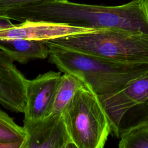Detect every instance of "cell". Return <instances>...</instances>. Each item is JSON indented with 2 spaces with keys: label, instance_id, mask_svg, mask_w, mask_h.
Returning a JSON list of instances; mask_svg holds the SVG:
<instances>
[{
  "label": "cell",
  "instance_id": "cell-1",
  "mask_svg": "<svg viewBox=\"0 0 148 148\" xmlns=\"http://www.w3.org/2000/svg\"><path fill=\"white\" fill-rule=\"evenodd\" d=\"M49 61L61 72L80 78L98 96L118 92L132 81L148 73V61L124 62L97 57L43 42Z\"/></svg>",
  "mask_w": 148,
  "mask_h": 148
},
{
  "label": "cell",
  "instance_id": "cell-2",
  "mask_svg": "<svg viewBox=\"0 0 148 148\" xmlns=\"http://www.w3.org/2000/svg\"><path fill=\"white\" fill-rule=\"evenodd\" d=\"M47 41L116 61H148V34H146L116 29H96Z\"/></svg>",
  "mask_w": 148,
  "mask_h": 148
},
{
  "label": "cell",
  "instance_id": "cell-3",
  "mask_svg": "<svg viewBox=\"0 0 148 148\" xmlns=\"http://www.w3.org/2000/svg\"><path fill=\"white\" fill-rule=\"evenodd\" d=\"M76 148H103L111 133L110 122L98 95L85 82L62 112Z\"/></svg>",
  "mask_w": 148,
  "mask_h": 148
},
{
  "label": "cell",
  "instance_id": "cell-4",
  "mask_svg": "<svg viewBox=\"0 0 148 148\" xmlns=\"http://www.w3.org/2000/svg\"><path fill=\"white\" fill-rule=\"evenodd\" d=\"M27 137L21 148H76L62 114H51L37 121H24Z\"/></svg>",
  "mask_w": 148,
  "mask_h": 148
},
{
  "label": "cell",
  "instance_id": "cell-5",
  "mask_svg": "<svg viewBox=\"0 0 148 148\" xmlns=\"http://www.w3.org/2000/svg\"><path fill=\"white\" fill-rule=\"evenodd\" d=\"M96 29L44 21L26 20L0 27V39H20L45 42L82 34Z\"/></svg>",
  "mask_w": 148,
  "mask_h": 148
},
{
  "label": "cell",
  "instance_id": "cell-6",
  "mask_svg": "<svg viewBox=\"0 0 148 148\" xmlns=\"http://www.w3.org/2000/svg\"><path fill=\"white\" fill-rule=\"evenodd\" d=\"M61 72L49 71L28 80L24 121L41 120L51 114Z\"/></svg>",
  "mask_w": 148,
  "mask_h": 148
},
{
  "label": "cell",
  "instance_id": "cell-7",
  "mask_svg": "<svg viewBox=\"0 0 148 148\" xmlns=\"http://www.w3.org/2000/svg\"><path fill=\"white\" fill-rule=\"evenodd\" d=\"M28 80L9 56L0 50V104L12 112L24 113Z\"/></svg>",
  "mask_w": 148,
  "mask_h": 148
},
{
  "label": "cell",
  "instance_id": "cell-8",
  "mask_svg": "<svg viewBox=\"0 0 148 148\" xmlns=\"http://www.w3.org/2000/svg\"><path fill=\"white\" fill-rule=\"evenodd\" d=\"M98 98L109 119L112 131L127 110L148 99V73L117 92Z\"/></svg>",
  "mask_w": 148,
  "mask_h": 148
},
{
  "label": "cell",
  "instance_id": "cell-9",
  "mask_svg": "<svg viewBox=\"0 0 148 148\" xmlns=\"http://www.w3.org/2000/svg\"><path fill=\"white\" fill-rule=\"evenodd\" d=\"M0 50L8 54L13 61L22 64L36 59H45L49 56L48 47L43 42L0 39Z\"/></svg>",
  "mask_w": 148,
  "mask_h": 148
},
{
  "label": "cell",
  "instance_id": "cell-10",
  "mask_svg": "<svg viewBox=\"0 0 148 148\" xmlns=\"http://www.w3.org/2000/svg\"><path fill=\"white\" fill-rule=\"evenodd\" d=\"M84 82L80 78L72 74L64 73L61 75L51 114H62L66 105L75 95L77 88Z\"/></svg>",
  "mask_w": 148,
  "mask_h": 148
},
{
  "label": "cell",
  "instance_id": "cell-11",
  "mask_svg": "<svg viewBox=\"0 0 148 148\" xmlns=\"http://www.w3.org/2000/svg\"><path fill=\"white\" fill-rule=\"evenodd\" d=\"M148 123V99L127 110L111 132L120 138L129 131Z\"/></svg>",
  "mask_w": 148,
  "mask_h": 148
},
{
  "label": "cell",
  "instance_id": "cell-12",
  "mask_svg": "<svg viewBox=\"0 0 148 148\" xmlns=\"http://www.w3.org/2000/svg\"><path fill=\"white\" fill-rule=\"evenodd\" d=\"M26 137L24 127L18 125L13 118L0 109V142L23 144Z\"/></svg>",
  "mask_w": 148,
  "mask_h": 148
},
{
  "label": "cell",
  "instance_id": "cell-13",
  "mask_svg": "<svg viewBox=\"0 0 148 148\" xmlns=\"http://www.w3.org/2000/svg\"><path fill=\"white\" fill-rule=\"evenodd\" d=\"M120 139L119 148H148V123L129 131Z\"/></svg>",
  "mask_w": 148,
  "mask_h": 148
},
{
  "label": "cell",
  "instance_id": "cell-14",
  "mask_svg": "<svg viewBox=\"0 0 148 148\" xmlns=\"http://www.w3.org/2000/svg\"><path fill=\"white\" fill-rule=\"evenodd\" d=\"M50 0H0V10L20 8L29 4Z\"/></svg>",
  "mask_w": 148,
  "mask_h": 148
},
{
  "label": "cell",
  "instance_id": "cell-15",
  "mask_svg": "<svg viewBox=\"0 0 148 148\" xmlns=\"http://www.w3.org/2000/svg\"><path fill=\"white\" fill-rule=\"evenodd\" d=\"M23 143H6L0 142V148H21Z\"/></svg>",
  "mask_w": 148,
  "mask_h": 148
}]
</instances>
